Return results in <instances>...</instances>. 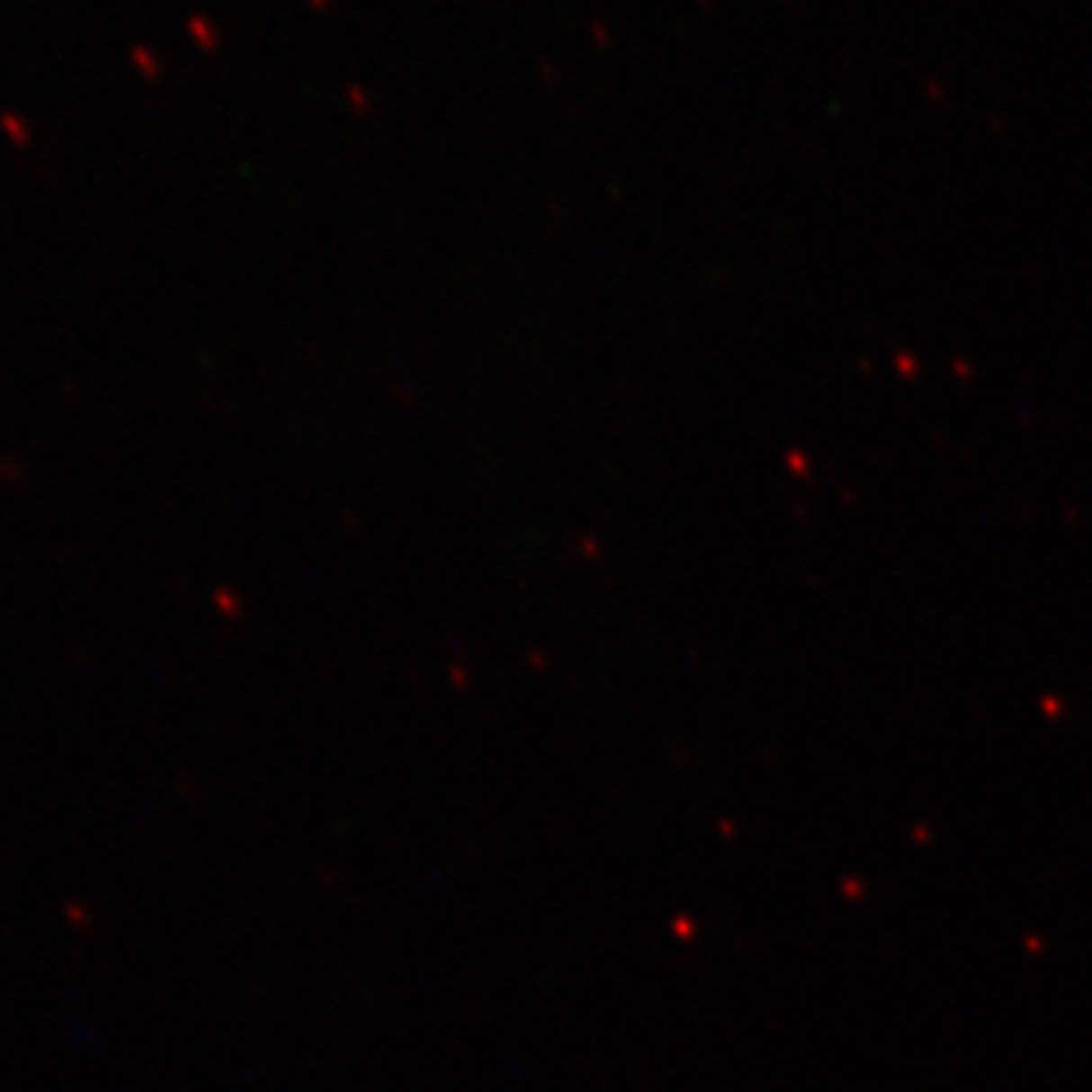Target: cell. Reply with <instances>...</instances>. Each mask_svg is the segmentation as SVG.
<instances>
[{
    "mask_svg": "<svg viewBox=\"0 0 1092 1092\" xmlns=\"http://www.w3.org/2000/svg\"><path fill=\"white\" fill-rule=\"evenodd\" d=\"M189 31H192V37L198 40L203 49H216L219 37H216L213 24H210L207 19H201V15H192V19H189Z\"/></svg>",
    "mask_w": 1092,
    "mask_h": 1092,
    "instance_id": "6da1fadb",
    "label": "cell"
},
{
    "mask_svg": "<svg viewBox=\"0 0 1092 1092\" xmlns=\"http://www.w3.org/2000/svg\"><path fill=\"white\" fill-rule=\"evenodd\" d=\"M134 61L140 64V70L146 73V76H158V64H155L152 52H149L146 46H137V49H134Z\"/></svg>",
    "mask_w": 1092,
    "mask_h": 1092,
    "instance_id": "7a4b0ae2",
    "label": "cell"
},
{
    "mask_svg": "<svg viewBox=\"0 0 1092 1092\" xmlns=\"http://www.w3.org/2000/svg\"><path fill=\"white\" fill-rule=\"evenodd\" d=\"M592 37H595V43H598V49L610 46V31H607L604 22H595V24H592Z\"/></svg>",
    "mask_w": 1092,
    "mask_h": 1092,
    "instance_id": "3957f363",
    "label": "cell"
},
{
    "mask_svg": "<svg viewBox=\"0 0 1092 1092\" xmlns=\"http://www.w3.org/2000/svg\"><path fill=\"white\" fill-rule=\"evenodd\" d=\"M309 6H316V10H328V0H307Z\"/></svg>",
    "mask_w": 1092,
    "mask_h": 1092,
    "instance_id": "277c9868",
    "label": "cell"
}]
</instances>
